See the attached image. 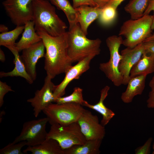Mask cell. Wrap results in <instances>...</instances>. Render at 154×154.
Here are the masks:
<instances>
[{
  "instance_id": "39",
  "label": "cell",
  "mask_w": 154,
  "mask_h": 154,
  "mask_svg": "<svg viewBox=\"0 0 154 154\" xmlns=\"http://www.w3.org/2000/svg\"><path fill=\"white\" fill-rule=\"evenodd\" d=\"M149 86L151 91H154V75L149 82Z\"/></svg>"
},
{
  "instance_id": "8",
  "label": "cell",
  "mask_w": 154,
  "mask_h": 154,
  "mask_svg": "<svg viewBox=\"0 0 154 154\" xmlns=\"http://www.w3.org/2000/svg\"><path fill=\"white\" fill-rule=\"evenodd\" d=\"M48 121L49 119L46 117L25 122L19 135L12 143L25 141L28 146L41 144L46 139L48 132L46 131V126Z\"/></svg>"
},
{
  "instance_id": "37",
  "label": "cell",
  "mask_w": 154,
  "mask_h": 154,
  "mask_svg": "<svg viewBox=\"0 0 154 154\" xmlns=\"http://www.w3.org/2000/svg\"><path fill=\"white\" fill-rule=\"evenodd\" d=\"M8 30V28L7 26L3 24L0 25V32L1 33L7 32Z\"/></svg>"
},
{
  "instance_id": "15",
  "label": "cell",
  "mask_w": 154,
  "mask_h": 154,
  "mask_svg": "<svg viewBox=\"0 0 154 154\" xmlns=\"http://www.w3.org/2000/svg\"><path fill=\"white\" fill-rule=\"evenodd\" d=\"M75 9L77 14L78 23L86 35L88 27L94 20L98 18L102 8L96 6L82 5Z\"/></svg>"
},
{
  "instance_id": "9",
  "label": "cell",
  "mask_w": 154,
  "mask_h": 154,
  "mask_svg": "<svg viewBox=\"0 0 154 154\" xmlns=\"http://www.w3.org/2000/svg\"><path fill=\"white\" fill-rule=\"evenodd\" d=\"M34 0H5L2 4L13 23L17 26L24 25L33 20L32 4Z\"/></svg>"
},
{
  "instance_id": "23",
  "label": "cell",
  "mask_w": 154,
  "mask_h": 154,
  "mask_svg": "<svg viewBox=\"0 0 154 154\" xmlns=\"http://www.w3.org/2000/svg\"><path fill=\"white\" fill-rule=\"evenodd\" d=\"M149 0H131L124 7L125 11L132 19H139L143 15Z\"/></svg>"
},
{
  "instance_id": "14",
  "label": "cell",
  "mask_w": 154,
  "mask_h": 154,
  "mask_svg": "<svg viewBox=\"0 0 154 154\" xmlns=\"http://www.w3.org/2000/svg\"><path fill=\"white\" fill-rule=\"evenodd\" d=\"M45 50L42 40L22 50L21 58L28 73L33 81L37 77L36 64L39 59L44 57Z\"/></svg>"
},
{
  "instance_id": "18",
  "label": "cell",
  "mask_w": 154,
  "mask_h": 154,
  "mask_svg": "<svg viewBox=\"0 0 154 154\" xmlns=\"http://www.w3.org/2000/svg\"><path fill=\"white\" fill-rule=\"evenodd\" d=\"M110 89V87L106 86L101 90L100 99L96 104L92 105L85 100L83 104V106L94 110L102 115V118L100 123L104 126L107 125L115 115V113L106 107L104 104V101L108 96Z\"/></svg>"
},
{
  "instance_id": "2",
  "label": "cell",
  "mask_w": 154,
  "mask_h": 154,
  "mask_svg": "<svg viewBox=\"0 0 154 154\" xmlns=\"http://www.w3.org/2000/svg\"><path fill=\"white\" fill-rule=\"evenodd\" d=\"M47 0H34L33 20L36 31H43L54 36L66 32L67 27L56 14L55 7Z\"/></svg>"
},
{
  "instance_id": "36",
  "label": "cell",
  "mask_w": 154,
  "mask_h": 154,
  "mask_svg": "<svg viewBox=\"0 0 154 154\" xmlns=\"http://www.w3.org/2000/svg\"><path fill=\"white\" fill-rule=\"evenodd\" d=\"M124 0H111L106 5H109L112 6L115 9H117L119 5Z\"/></svg>"
},
{
  "instance_id": "26",
  "label": "cell",
  "mask_w": 154,
  "mask_h": 154,
  "mask_svg": "<svg viewBox=\"0 0 154 154\" xmlns=\"http://www.w3.org/2000/svg\"><path fill=\"white\" fill-rule=\"evenodd\" d=\"M83 89L79 87H75L73 92L70 95L56 98L54 102L58 104L75 103L83 106L85 101L82 95Z\"/></svg>"
},
{
  "instance_id": "6",
  "label": "cell",
  "mask_w": 154,
  "mask_h": 154,
  "mask_svg": "<svg viewBox=\"0 0 154 154\" xmlns=\"http://www.w3.org/2000/svg\"><path fill=\"white\" fill-rule=\"evenodd\" d=\"M50 124V129L46 138L55 139L63 150L75 145L82 144L86 141L77 122L66 125L54 123Z\"/></svg>"
},
{
  "instance_id": "43",
  "label": "cell",
  "mask_w": 154,
  "mask_h": 154,
  "mask_svg": "<svg viewBox=\"0 0 154 154\" xmlns=\"http://www.w3.org/2000/svg\"><path fill=\"white\" fill-rule=\"evenodd\" d=\"M49 1H50V2L51 3H52V2H53V0H47Z\"/></svg>"
},
{
  "instance_id": "5",
  "label": "cell",
  "mask_w": 154,
  "mask_h": 154,
  "mask_svg": "<svg viewBox=\"0 0 154 154\" xmlns=\"http://www.w3.org/2000/svg\"><path fill=\"white\" fill-rule=\"evenodd\" d=\"M123 39L121 36L114 35L109 37L106 40L108 48L110 58L106 62L100 63L99 68L116 86L122 84L123 78L119 70V66L121 58L119 51Z\"/></svg>"
},
{
  "instance_id": "42",
  "label": "cell",
  "mask_w": 154,
  "mask_h": 154,
  "mask_svg": "<svg viewBox=\"0 0 154 154\" xmlns=\"http://www.w3.org/2000/svg\"><path fill=\"white\" fill-rule=\"evenodd\" d=\"M153 151L152 152V154H154V142L153 143Z\"/></svg>"
},
{
  "instance_id": "29",
  "label": "cell",
  "mask_w": 154,
  "mask_h": 154,
  "mask_svg": "<svg viewBox=\"0 0 154 154\" xmlns=\"http://www.w3.org/2000/svg\"><path fill=\"white\" fill-rule=\"evenodd\" d=\"M153 138L152 137L149 138L141 146L138 147L135 150V154H149L150 152Z\"/></svg>"
},
{
  "instance_id": "38",
  "label": "cell",
  "mask_w": 154,
  "mask_h": 154,
  "mask_svg": "<svg viewBox=\"0 0 154 154\" xmlns=\"http://www.w3.org/2000/svg\"><path fill=\"white\" fill-rule=\"evenodd\" d=\"M5 60V57L4 52L2 49H0V60L2 62H4Z\"/></svg>"
},
{
  "instance_id": "34",
  "label": "cell",
  "mask_w": 154,
  "mask_h": 154,
  "mask_svg": "<svg viewBox=\"0 0 154 154\" xmlns=\"http://www.w3.org/2000/svg\"><path fill=\"white\" fill-rule=\"evenodd\" d=\"M153 11H154V0H149L143 15H149L150 12Z\"/></svg>"
},
{
  "instance_id": "27",
  "label": "cell",
  "mask_w": 154,
  "mask_h": 154,
  "mask_svg": "<svg viewBox=\"0 0 154 154\" xmlns=\"http://www.w3.org/2000/svg\"><path fill=\"white\" fill-rule=\"evenodd\" d=\"M116 9L112 6L106 5L102 8L98 18L99 22L104 25L111 23L116 16Z\"/></svg>"
},
{
  "instance_id": "16",
  "label": "cell",
  "mask_w": 154,
  "mask_h": 154,
  "mask_svg": "<svg viewBox=\"0 0 154 154\" xmlns=\"http://www.w3.org/2000/svg\"><path fill=\"white\" fill-rule=\"evenodd\" d=\"M147 76L143 74L130 77L126 89L121 96L123 102L126 104L130 103L135 96L142 94L145 88Z\"/></svg>"
},
{
  "instance_id": "25",
  "label": "cell",
  "mask_w": 154,
  "mask_h": 154,
  "mask_svg": "<svg viewBox=\"0 0 154 154\" xmlns=\"http://www.w3.org/2000/svg\"><path fill=\"white\" fill-rule=\"evenodd\" d=\"M24 28V25L17 26L12 30L1 33L0 45L5 47L9 46H15V41L23 33Z\"/></svg>"
},
{
  "instance_id": "22",
  "label": "cell",
  "mask_w": 154,
  "mask_h": 154,
  "mask_svg": "<svg viewBox=\"0 0 154 154\" xmlns=\"http://www.w3.org/2000/svg\"><path fill=\"white\" fill-rule=\"evenodd\" d=\"M102 140H86L84 144L75 145L64 150V154H99Z\"/></svg>"
},
{
  "instance_id": "24",
  "label": "cell",
  "mask_w": 154,
  "mask_h": 154,
  "mask_svg": "<svg viewBox=\"0 0 154 154\" xmlns=\"http://www.w3.org/2000/svg\"><path fill=\"white\" fill-rule=\"evenodd\" d=\"M65 13L71 27L78 23L76 11L68 0H53L52 3Z\"/></svg>"
},
{
  "instance_id": "32",
  "label": "cell",
  "mask_w": 154,
  "mask_h": 154,
  "mask_svg": "<svg viewBox=\"0 0 154 154\" xmlns=\"http://www.w3.org/2000/svg\"><path fill=\"white\" fill-rule=\"evenodd\" d=\"M143 43L145 53L154 54V40L144 42Z\"/></svg>"
},
{
  "instance_id": "19",
  "label": "cell",
  "mask_w": 154,
  "mask_h": 154,
  "mask_svg": "<svg viewBox=\"0 0 154 154\" xmlns=\"http://www.w3.org/2000/svg\"><path fill=\"white\" fill-rule=\"evenodd\" d=\"M24 25L22 36L15 45L19 52L42 40L40 37L36 32L33 21L27 22Z\"/></svg>"
},
{
  "instance_id": "3",
  "label": "cell",
  "mask_w": 154,
  "mask_h": 154,
  "mask_svg": "<svg viewBox=\"0 0 154 154\" xmlns=\"http://www.w3.org/2000/svg\"><path fill=\"white\" fill-rule=\"evenodd\" d=\"M67 35L68 54L72 63L89 56L95 57L100 54L101 40L87 38L78 23L69 27Z\"/></svg>"
},
{
  "instance_id": "31",
  "label": "cell",
  "mask_w": 154,
  "mask_h": 154,
  "mask_svg": "<svg viewBox=\"0 0 154 154\" xmlns=\"http://www.w3.org/2000/svg\"><path fill=\"white\" fill-rule=\"evenodd\" d=\"M72 1L73 7L74 9L82 5L96 6L94 0H72Z\"/></svg>"
},
{
  "instance_id": "4",
  "label": "cell",
  "mask_w": 154,
  "mask_h": 154,
  "mask_svg": "<svg viewBox=\"0 0 154 154\" xmlns=\"http://www.w3.org/2000/svg\"><path fill=\"white\" fill-rule=\"evenodd\" d=\"M152 15H148L124 22L119 34L125 38L122 44L127 47L133 48L143 42L152 34Z\"/></svg>"
},
{
  "instance_id": "1",
  "label": "cell",
  "mask_w": 154,
  "mask_h": 154,
  "mask_svg": "<svg viewBox=\"0 0 154 154\" xmlns=\"http://www.w3.org/2000/svg\"><path fill=\"white\" fill-rule=\"evenodd\" d=\"M44 44V69L47 76L52 79L65 73L72 66L68 52L67 32L58 36H51L44 31H36Z\"/></svg>"
},
{
  "instance_id": "40",
  "label": "cell",
  "mask_w": 154,
  "mask_h": 154,
  "mask_svg": "<svg viewBox=\"0 0 154 154\" xmlns=\"http://www.w3.org/2000/svg\"><path fill=\"white\" fill-rule=\"evenodd\" d=\"M154 40V33L151 34L149 37L147 38L144 42Z\"/></svg>"
},
{
  "instance_id": "17",
  "label": "cell",
  "mask_w": 154,
  "mask_h": 154,
  "mask_svg": "<svg viewBox=\"0 0 154 154\" xmlns=\"http://www.w3.org/2000/svg\"><path fill=\"white\" fill-rule=\"evenodd\" d=\"M12 53L14 56L13 63L15 67L12 71L8 72H1V78L7 77L19 76L25 78L30 84L33 83L34 81L28 73L25 65L23 62L19 52L15 46H9L6 47Z\"/></svg>"
},
{
  "instance_id": "10",
  "label": "cell",
  "mask_w": 154,
  "mask_h": 154,
  "mask_svg": "<svg viewBox=\"0 0 154 154\" xmlns=\"http://www.w3.org/2000/svg\"><path fill=\"white\" fill-rule=\"evenodd\" d=\"M86 140H103L106 134L105 126L100 123L97 116L85 109L77 121Z\"/></svg>"
},
{
  "instance_id": "30",
  "label": "cell",
  "mask_w": 154,
  "mask_h": 154,
  "mask_svg": "<svg viewBox=\"0 0 154 154\" xmlns=\"http://www.w3.org/2000/svg\"><path fill=\"white\" fill-rule=\"evenodd\" d=\"M9 92H15L11 87L8 85L5 82L0 81V107L4 103V98L5 95Z\"/></svg>"
},
{
  "instance_id": "33",
  "label": "cell",
  "mask_w": 154,
  "mask_h": 154,
  "mask_svg": "<svg viewBox=\"0 0 154 154\" xmlns=\"http://www.w3.org/2000/svg\"><path fill=\"white\" fill-rule=\"evenodd\" d=\"M147 103L148 108H154V91L151 90L149 93Z\"/></svg>"
},
{
  "instance_id": "11",
  "label": "cell",
  "mask_w": 154,
  "mask_h": 154,
  "mask_svg": "<svg viewBox=\"0 0 154 154\" xmlns=\"http://www.w3.org/2000/svg\"><path fill=\"white\" fill-rule=\"evenodd\" d=\"M52 79L46 76L42 88L36 91L33 98L27 100L33 108L34 115L36 117L49 104L54 102L53 91L55 85L52 82Z\"/></svg>"
},
{
  "instance_id": "35",
  "label": "cell",
  "mask_w": 154,
  "mask_h": 154,
  "mask_svg": "<svg viewBox=\"0 0 154 154\" xmlns=\"http://www.w3.org/2000/svg\"><path fill=\"white\" fill-rule=\"evenodd\" d=\"M111 0H94L96 7L101 8L104 7Z\"/></svg>"
},
{
  "instance_id": "12",
  "label": "cell",
  "mask_w": 154,
  "mask_h": 154,
  "mask_svg": "<svg viewBox=\"0 0 154 154\" xmlns=\"http://www.w3.org/2000/svg\"><path fill=\"white\" fill-rule=\"evenodd\" d=\"M145 52L143 42L133 48L127 47L121 51L119 70L123 78L122 84H127L131 68Z\"/></svg>"
},
{
  "instance_id": "41",
  "label": "cell",
  "mask_w": 154,
  "mask_h": 154,
  "mask_svg": "<svg viewBox=\"0 0 154 154\" xmlns=\"http://www.w3.org/2000/svg\"><path fill=\"white\" fill-rule=\"evenodd\" d=\"M153 16V21L151 25V29L152 30H154V13Z\"/></svg>"
},
{
  "instance_id": "28",
  "label": "cell",
  "mask_w": 154,
  "mask_h": 154,
  "mask_svg": "<svg viewBox=\"0 0 154 154\" xmlns=\"http://www.w3.org/2000/svg\"><path fill=\"white\" fill-rule=\"evenodd\" d=\"M27 145V142L25 141L16 143H10L0 149V154H24L21 149Z\"/></svg>"
},
{
  "instance_id": "13",
  "label": "cell",
  "mask_w": 154,
  "mask_h": 154,
  "mask_svg": "<svg viewBox=\"0 0 154 154\" xmlns=\"http://www.w3.org/2000/svg\"><path fill=\"white\" fill-rule=\"evenodd\" d=\"M94 57L93 56L86 57L72 66L65 73L64 78L62 82L55 86L53 91L54 100L56 98L64 95L66 87L72 81L78 79L83 74L89 69L90 62Z\"/></svg>"
},
{
  "instance_id": "20",
  "label": "cell",
  "mask_w": 154,
  "mask_h": 154,
  "mask_svg": "<svg viewBox=\"0 0 154 154\" xmlns=\"http://www.w3.org/2000/svg\"><path fill=\"white\" fill-rule=\"evenodd\" d=\"M30 152L32 154H64V150L54 139L46 138L42 143L33 146H28L23 152L25 154Z\"/></svg>"
},
{
  "instance_id": "7",
  "label": "cell",
  "mask_w": 154,
  "mask_h": 154,
  "mask_svg": "<svg viewBox=\"0 0 154 154\" xmlns=\"http://www.w3.org/2000/svg\"><path fill=\"white\" fill-rule=\"evenodd\" d=\"M82 106L75 103L49 104L42 111L50 123L66 125L77 122L85 110Z\"/></svg>"
},
{
  "instance_id": "21",
  "label": "cell",
  "mask_w": 154,
  "mask_h": 154,
  "mask_svg": "<svg viewBox=\"0 0 154 154\" xmlns=\"http://www.w3.org/2000/svg\"><path fill=\"white\" fill-rule=\"evenodd\" d=\"M154 72V54L144 53L133 66L130 72V77Z\"/></svg>"
}]
</instances>
